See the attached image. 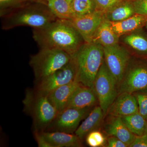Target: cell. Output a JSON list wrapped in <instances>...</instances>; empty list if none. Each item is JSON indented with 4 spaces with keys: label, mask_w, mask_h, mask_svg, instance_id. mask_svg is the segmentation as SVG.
Masks as SVG:
<instances>
[{
    "label": "cell",
    "mask_w": 147,
    "mask_h": 147,
    "mask_svg": "<svg viewBox=\"0 0 147 147\" xmlns=\"http://www.w3.org/2000/svg\"><path fill=\"white\" fill-rule=\"evenodd\" d=\"M145 28H146V29L147 31V21H146V24H145Z\"/></svg>",
    "instance_id": "cell-33"
},
{
    "label": "cell",
    "mask_w": 147,
    "mask_h": 147,
    "mask_svg": "<svg viewBox=\"0 0 147 147\" xmlns=\"http://www.w3.org/2000/svg\"><path fill=\"white\" fill-rule=\"evenodd\" d=\"M147 89V63L131 56L118 86L119 94L133 93Z\"/></svg>",
    "instance_id": "cell-5"
},
{
    "label": "cell",
    "mask_w": 147,
    "mask_h": 147,
    "mask_svg": "<svg viewBox=\"0 0 147 147\" xmlns=\"http://www.w3.org/2000/svg\"><path fill=\"white\" fill-rule=\"evenodd\" d=\"M27 0H0V16L25 4Z\"/></svg>",
    "instance_id": "cell-28"
},
{
    "label": "cell",
    "mask_w": 147,
    "mask_h": 147,
    "mask_svg": "<svg viewBox=\"0 0 147 147\" xmlns=\"http://www.w3.org/2000/svg\"><path fill=\"white\" fill-rule=\"evenodd\" d=\"M104 18V14L95 11L88 15L74 17L69 21L81 35L85 43H90L92 42L96 30Z\"/></svg>",
    "instance_id": "cell-11"
},
{
    "label": "cell",
    "mask_w": 147,
    "mask_h": 147,
    "mask_svg": "<svg viewBox=\"0 0 147 147\" xmlns=\"http://www.w3.org/2000/svg\"><path fill=\"white\" fill-rule=\"evenodd\" d=\"M146 119V121H147V118Z\"/></svg>",
    "instance_id": "cell-36"
},
{
    "label": "cell",
    "mask_w": 147,
    "mask_h": 147,
    "mask_svg": "<svg viewBox=\"0 0 147 147\" xmlns=\"http://www.w3.org/2000/svg\"><path fill=\"white\" fill-rule=\"evenodd\" d=\"M41 133L52 147L83 146L82 139L76 134L61 131L41 132Z\"/></svg>",
    "instance_id": "cell-18"
},
{
    "label": "cell",
    "mask_w": 147,
    "mask_h": 147,
    "mask_svg": "<svg viewBox=\"0 0 147 147\" xmlns=\"http://www.w3.org/2000/svg\"><path fill=\"white\" fill-rule=\"evenodd\" d=\"M72 57L76 65V81L83 86L93 87L104 61L103 47L94 42L85 43Z\"/></svg>",
    "instance_id": "cell-3"
},
{
    "label": "cell",
    "mask_w": 147,
    "mask_h": 147,
    "mask_svg": "<svg viewBox=\"0 0 147 147\" xmlns=\"http://www.w3.org/2000/svg\"><path fill=\"white\" fill-rule=\"evenodd\" d=\"M32 33L40 49L62 50L71 56L85 43L68 20L58 18L42 28L33 29Z\"/></svg>",
    "instance_id": "cell-1"
},
{
    "label": "cell",
    "mask_w": 147,
    "mask_h": 147,
    "mask_svg": "<svg viewBox=\"0 0 147 147\" xmlns=\"http://www.w3.org/2000/svg\"><path fill=\"white\" fill-rule=\"evenodd\" d=\"M97 101V96L93 88L80 84L74 92L66 108H92Z\"/></svg>",
    "instance_id": "cell-15"
},
{
    "label": "cell",
    "mask_w": 147,
    "mask_h": 147,
    "mask_svg": "<svg viewBox=\"0 0 147 147\" xmlns=\"http://www.w3.org/2000/svg\"><path fill=\"white\" fill-rule=\"evenodd\" d=\"M135 14L132 2L124 0L104 15L105 18L110 22H119L125 20Z\"/></svg>",
    "instance_id": "cell-22"
},
{
    "label": "cell",
    "mask_w": 147,
    "mask_h": 147,
    "mask_svg": "<svg viewBox=\"0 0 147 147\" xmlns=\"http://www.w3.org/2000/svg\"><path fill=\"white\" fill-rule=\"evenodd\" d=\"M121 118L129 131L135 136H140L147 132L146 119L139 113Z\"/></svg>",
    "instance_id": "cell-23"
},
{
    "label": "cell",
    "mask_w": 147,
    "mask_h": 147,
    "mask_svg": "<svg viewBox=\"0 0 147 147\" xmlns=\"http://www.w3.org/2000/svg\"><path fill=\"white\" fill-rule=\"evenodd\" d=\"M136 14L147 16V0L132 2Z\"/></svg>",
    "instance_id": "cell-29"
},
{
    "label": "cell",
    "mask_w": 147,
    "mask_h": 147,
    "mask_svg": "<svg viewBox=\"0 0 147 147\" xmlns=\"http://www.w3.org/2000/svg\"><path fill=\"white\" fill-rule=\"evenodd\" d=\"M26 102L32 105V112L37 126L44 127L55 120L58 113L47 95L38 92L34 97L28 96Z\"/></svg>",
    "instance_id": "cell-9"
},
{
    "label": "cell",
    "mask_w": 147,
    "mask_h": 147,
    "mask_svg": "<svg viewBox=\"0 0 147 147\" xmlns=\"http://www.w3.org/2000/svg\"><path fill=\"white\" fill-rule=\"evenodd\" d=\"M119 40V37L112 29L110 21L104 17L96 30L92 42L106 47L118 44Z\"/></svg>",
    "instance_id": "cell-20"
},
{
    "label": "cell",
    "mask_w": 147,
    "mask_h": 147,
    "mask_svg": "<svg viewBox=\"0 0 147 147\" xmlns=\"http://www.w3.org/2000/svg\"><path fill=\"white\" fill-rule=\"evenodd\" d=\"M128 1H130L131 2L135 1H139V0H128Z\"/></svg>",
    "instance_id": "cell-34"
},
{
    "label": "cell",
    "mask_w": 147,
    "mask_h": 147,
    "mask_svg": "<svg viewBox=\"0 0 147 147\" xmlns=\"http://www.w3.org/2000/svg\"><path fill=\"white\" fill-rule=\"evenodd\" d=\"M40 3L46 5L58 18L69 20L74 18L70 3L67 0H42Z\"/></svg>",
    "instance_id": "cell-21"
},
{
    "label": "cell",
    "mask_w": 147,
    "mask_h": 147,
    "mask_svg": "<svg viewBox=\"0 0 147 147\" xmlns=\"http://www.w3.org/2000/svg\"><path fill=\"white\" fill-rule=\"evenodd\" d=\"M72 56L62 50L40 49L31 57L30 64L36 79L38 81L63 67L71 60Z\"/></svg>",
    "instance_id": "cell-4"
},
{
    "label": "cell",
    "mask_w": 147,
    "mask_h": 147,
    "mask_svg": "<svg viewBox=\"0 0 147 147\" xmlns=\"http://www.w3.org/2000/svg\"><path fill=\"white\" fill-rule=\"evenodd\" d=\"M106 120L103 126V131L108 136H114L129 147L135 138V135L129 131L121 117L106 116Z\"/></svg>",
    "instance_id": "cell-14"
},
{
    "label": "cell",
    "mask_w": 147,
    "mask_h": 147,
    "mask_svg": "<svg viewBox=\"0 0 147 147\" xmlns=\"http://www.w3.org/2000/svg\"><path fill=\"white\" fill-rule=\"evenodd\" d=\"M67 1L68 2L70 3L71 2V1H73V0H67Z\"/></svg>",
    "instance_id": "cell-35"
},
{
    "label": "cell",
    "mask_w": 147,
    "mask_h": 147,
    "mask_svg": "<svg viewBox=\"0 0 147 147\" xmlns=\"http://www.w3.org/2000/svg\"><path fill=\"white\" fill-rule=\"evenodd\" d=\"M147 16L135 14L131 17L119 22H110L114 32L120 37L145 26Z\"/></svg>",
    "instance_id": "cell-19"
},
{
    "label": "cell",
    "mask_w": 147,
    "mask_h": 147,
    "mask_svg": "<svg viewBox=\"0 0 147 147\" xmlns=\"http://www.w3.org/2000/svg\"><path fill=\"white\" fill-rule=\"evenodd\" d=\"M130 147H147V131L140 136H135Z\"/></svg>",
    "instance_id": "cell-30"
},
{
    "label": "cell",
    "mask_w": 147,
    "mask_h": 147,
    "mask_svg": "<svg viewBox=\"0 0 147 147\" xmlns=\"http://www.w3.org/2000/svg\"><path fill=\"white\" fill-rule=\"evenodd\" d=\"M80 84L75 80L69 84L57 88L47 94L49 100L58 113L66 108L74 92Z\"/></svg>",
    "instance_id": "cell-16"
},
{
    "label": "cell",
    "mask_w": 147,
    "mask_h": 147,
    "mask_svg": "<svg viewBox=\"0 0 147 147\" xmlns=\"http://www.w3.org/2000/svg\"><path fill=\"white\" fill-rule=\"evenodd\" d=\"M124 0H95L96 11L105 14Z\"/></svg>",
    "instance_id": "cell-27"
},
{
    "label": "cell",
    "mask_w": 147,
    "mask_h": 147,
    "mask_svg": "<svg viewBox=\"0 0 147 147\" xmlns=\"http://www.w3.org/2000/svg\"><path fill=\"white\" fill-rule=\"evenodd\" d=\"M76 73V63L72 57L70 61L63 67L39 81L38 92L48 94L57 88L75 81Z\"/></svg>",
    "instance_id": "cell-8"
},
{
    "label": "cell",
    "mask_w": 147,
    "mask_h": 147,
    "mask_svg": "<svg viewBox=\"0 0 147 147\" xmlns=\"http://www.w3.org/2000/svg\"><path fill=\"white\" fill-rule=\"evenodd\" d=\"M86 142L91 147L105 146L106 139L102 132L98 130H94L86 137Z\"/></svg>",
    "instance_id": "cell-25"
},
{
    "label": "cell",
    "mask_w": 147,
    "mask_h": 147,
    "mask_svg": "<svg viewBox=\"0 0 147 147\" xmlns=\"http://www.w3.org/2000/svg\"><path fill=\"white\" fill-rule=\"evenodd\" d=\"M142 28L121 36L119 43L128 50L131 56L140 58L147 56V37Z\"/></svg>",
    "instance_id": "cell-13"
},
{
    "label": "cell",
    "mask_w": 147,
    "mask_h": 147,
    "mask_svg": "<svg viewBox=\"0 0 147 147\" xmlns=\"http://www.w3.org/2000/svg\"><path fill=\"white\" fill-rule=\"evenodd\" d=\"M105 116L99 105L95 107L88 115L75 131V134L82 140L94 130L101 126Z\"/></svg>",
    "instance_id": "cell-17"
},
{
    "label": "cell",
    "mask_w": 147,
    "mask_h": 147,
    "mask_svg": "<svg viewBox=\"0 0 147 147\" xmlns=\"http://www.w3.org/2000/svg\"><path fill=\"white\" fill-rule=\"evenodd\" d=\"M93 88L105 117L108 108L117 96L119 92L115 79L109 71L104 60L95 79Z\"/></svg>",
    "instance_id": "cell-6"
},
{
    "label": "cell",
    "mask_w": 147,
    "mask_h": 147,
    "mask_svg": "<svg viewBox=\"0 0 147 147\" xmlns=\"http://www.w3.org/2000/svg\"><path fill=\"white\" fill-rule=\"evenodd\" d=\"M137 113L138 104L133 94L122 92L119 94L110 105L106 116L123 117Z\"/></svg>",
    "instance_id": "cell-12"
},
{
    "label": "cell",
    "mask_w": 147,
    "mask_h": 147,
    "mask_svg": "<svg viewBox=\"0 0 147 147\" xmlns=\"http://www.w3.org/2000/svg\"><path fill=\"white\" fill-rule=\"evenodd\" d=\"M108 147H128V146L118 138L114 136H108L107 140Z\"/></svg>",
    "instance_id": "cell-31"
},
{
    "label": "cell",
    "mask_w": 147,
    "mask_h": 147,
    "mask_svg": "<svg viewBox=\"0 0 147 147\" xmlns=\"http://www.w3.org/2000/svg\"><path fill=\"white\" fill-rule=\"evenodd\" d=\"M70 3L74 17L88 15L96 11L95 0H73Z\"/></svg>",
    "instance_id": "cell-24"
},
{
    "label": "cell",
    "mask_w": 147,
    "mask_h": 147,
    "mask_svg": "<svg viewBox=\"0 0 147 147\" xmlns=\"http://www.w3.org/2000/svg\"><path fill=\"white\" fill-rule=\"evenodd\" d=\"M138 104L139 113L144 117L147 118V89L133 93Z\"/></svg>",
    "instance_id": "cell-26"
},
{
    "label": "cell",
    "mask_w": 147,
    "mask_h": 147,
    "mask_svg": "<svg viewBox=\"0 0 147 147\" xmlns=\"http://www.w3.org/2000/svg\"><path fill=\"white\" fill-rule=\"evenodd\" d=\"M34 135L38 147H52L51 145L47 142V140L43 137L41 132L35 131Z\"/></svg>",
    "instance_id": "cell-32"
},
{
    "label": "cell",
    "mask_w": 147,
    "mask_h": 147,
    "mask_svg": "<svg viewBox=\"0 0 147 147\" xmlns=\"http://www.w3.org/2000/svg\"><path fill=\"white\" fill-rule=\"evenodd\" d=\"M91 108H66L58 113L55 119V127L59 131L69 133L75 132L80 122L89 114Z\"/></svg>",
    "instance_id": "cell-10"
},
{
    "label": "cell",
    "mask_w": 147,
    "mask_h": 147,
    "mask_svg": "<svg viewBox=\"0 0 147 147\" xmlns=\"http://www.w3.org/2000/svg\"><path fill=\"white\" fill-rule=\"evenodd\" d=\"M103 47L104 61L109 71L115 79L118 87L131 55L119 43Z\"/></svg>",
    "instance_id": "cell-7"
},
{
    "label": "cell",
    "mask_w": 147,
    "mask_h": 147,
    "mask_svg": "<svg viewBox=\"0 0 147 147\" xmlns=\"http://www.w3.org/2000/svg\"><path fill=\"white\" fill-rule=\"evenodd\" d=\"M1 28L7 30L19 26L33 29L44 28L57 18L44 5H23L1 16Z\"/></svg>",
    "instance_id": "cell-2"
}]
</instances>
